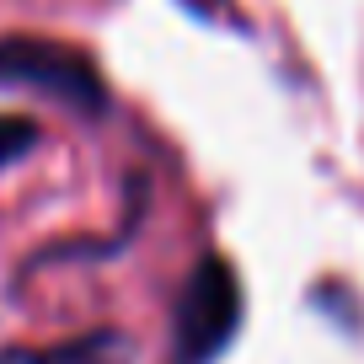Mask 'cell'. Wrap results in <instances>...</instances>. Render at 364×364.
Instances as JSON below:
<instances>
[{
  "label": "cell",
  "instance_id": "6da1fadb",
  "mask_svg": "<svg viewBox=\"0 0 364 364\" xmlns=\"http://www.w3.org/2000/svg\"><path fill=\"white\" fill-rule=\"evenodd\" d=\"M241 316H247V295H241L236 262L220 252L198 257L171 306V364H215L236 343Z\"/></svg>",
  "mask_w": 364,
  "mask_h": 364
},
{
  "label": "cell",
  "instance_id": "7a4b0ae2",
  "mask_svg": "<svg viewBox=\"0 0 364 364\" xmlns=\"http://www.w3.org/2000/svg\"><path fill=\"white\" fill-rule=\"evenodd\" d=\"M0 86L48 97L75 118H102L113 107V91H107L97 59L70 43H54V38H0Z\"/></svg>",
  "mask_w": 364,
  "mask_h": 364
},
{
  "label": "cell",
  "instance_id": "3957f363",
  "mask_svg": "<svg viewBox=\"0 0 364 364\" xmlns=\"http://www.w3.org/2000/svg\"><path fill=\"white\" fill-rule=\"evenodd\" d=\"M129 359H134V348L113 327L86 332L75 343H54V348H6L0 353V364H129Z\"/></svg>",
  "mask_w": 364,
  "mask_h": 364
},
{
  "label": "cell",
  "instance_id": "277c9868",
  "mask_svg": "<svg viewBox=\"0 0 364 364\" xmlns=\"http://www.w3.org/2000/svg\"><path fill=\"white\" fill-rule=\"evenodd\" d=\"M33 145H38V124H33V118L0 113V166H16Z\"/></svg>",
  "mask_w": 364,
  "mask_h": 364
}]
</instances>
